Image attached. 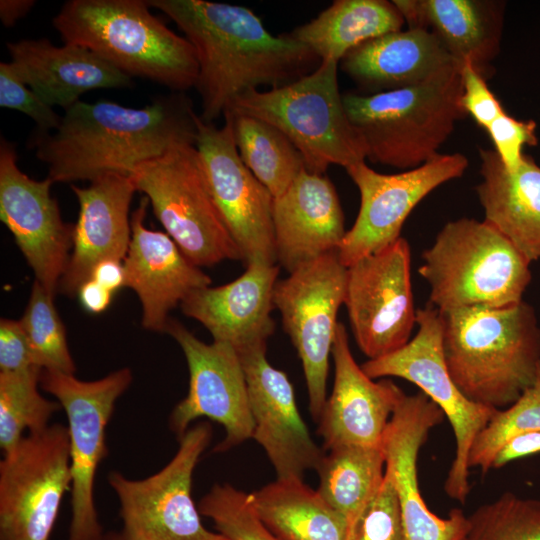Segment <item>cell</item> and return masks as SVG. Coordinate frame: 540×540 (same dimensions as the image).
<instances>
[{
    "instance_id": "26",
    "label": "cell",
    "mask_w": 540,
    "mask_h": 540,
    "mask_svg": "<svg viewBox=\"0 0 540 540\" xmlns=\"http://www.w3.org/2000/svg\"><path fill=\"white\" fill-rule=\"evenodd\" d=\"M6 47L19 78L51 107L66 110L90 90L133 85L132 77L82 46H55L41 38L8 42Z\"/></svg>"
},
{
    "instance_id": "2",
    "label": "cell",
    "mask_w": 540,
    "mask_h": 540,
    "mask_svg": "<svg viewBox=\"0 0 540 540\" xmlns=\"http://www.w3.org/2000/svg\"><path fill=\"white\" fill-rule=\"evenodd\" d=\"M195 116L181 92L156 97L141 108L80 100L65 110L55 131L33 132L29 142L53 182H91L109 173L130 176L174 145L195 142Z\"/></svg>"
},
{
    "instance_id": "5",
    "label": "cell",
    "mask_w": 540,
    "mask_h": 540,
    "mask_svg": "<svg viewBox=\"0 0 540 540\" xmlns=\"http://www.w3.org/2000/svg\"><path fill=\"white\" fill-rule=\"evenodd\" d=\"M460 65L413 86L368 95L346 93L343 103L366 147L367 159L413 169L439 154L466 115L460 98Z\"/></svg>"
},
{
    "instance_id": "6",
    "label": "cell",
    "mask_w": 540,
    "mask_h": 540,
    "mask_svg": "<svg viewBox=\"0 0 540 540\" xmlns=\"http://www.w3.org/2000/svg\"><path fill=\"white\" fill-rule=\"evenodd\" d=\"M422 259L429 303L441 312L518 303L531 281V262L484 220L447 222Z\"/></svg>"
},
{
    "instance_id": "39",
    "label": "cell",
    "mask_w": 540,
    "mask_h": 540,
    "mask_svg": "<svg viewBox=\"0 0 540 540\" xmlns=\"http://www.w3.org/2000/svg\"><path fill=\"white\" fill-rule=\"evenodd\" d=\"M347 540H404L399 503L390 477L349 528Z\"/></svg>"
},
{
    "instance_id": "36",
    "label": "cell",
    "mask_w": 540,
    "mask_h": 540,
    "mask_svg": "<svg viewBox=\"0 0 540 540\" xmlns=\"http://www.w3.org/2000/svg\"><path fill=\"white\" fill-rule=\"evenodd\" d=\"M465 540H540V500L501 494L468 516Z\"/></svg>"
},
{
    "instance_id": "4",
    "label": "cell",
    "mask_w": 540,
    "mask_h": 540,
    "mask_svg": "<svg viewBox=\"0 0 540 540\" xmlns=\"http://www.w3.org/2000/svg\"><path fill=\"white\" fill-rule=\"evenodd\" d=\"M149 7L147 0H69L52 24L65 44L87 48L130 77L183 93L197 81L195 50Z\"/></svg>"
},
{
    "instance_id": "19",
    "label": "cell",
    "mask_w": 540,
    "mask_h": 540,
    "mask_svg": "<svg viewBox=\"0 0 540 540\" xmlns=\"http://www.w3.org/2000/svg\"><path fill=\"white\" fill-rule=\"evenodd\" d=\"M441 408L422 392L402 397L383 435L385 473L396 491L404 540H465L468 516L452 509L439 517L426 505L418 482V456L429 432L443 422Z\"/></svg>"
},
{
    "instance_id": "31",
    "label": "cell",
    "mask_w": 540,
    "mask_h": 540,
    "mask_svg": "<svg viewBox=\"0 0 540 540\" xmlns=\"http://www.w3.org/2000/svg\"><path fill=\"white\" fill-rule=\"evenodd\" d=\"M404 23L393 1L337 0L290 35L321 61L340 63L352 49L387 33L400 31Z\"/></svg>"
},
{
    "instance_id": "33",
    "label": "cell",
    "mask_w": 540,
    "mask_h": 540,
    "mask_svg": "<svg viewBox=\"0 0 540 540\" xmlns=\"http://www.w3.org/2000/svg\"><path fill=\"white\" fill-rule=\"evenodd\" d=\"M233 121L243 163L274 198L283 194L305 168L302 155L276 127L255 117L226 112Z\"/></svg>"
},
{
    "instance_id": "13",
    "label": "cell",
    "mask_w": 540,
    "mask_h": 540,
    "mask_svg": "<svg viewBox=\"0 0 540 540\" xmlns=\"http://www.w3.org/2000/svg\"><path fill=\"white\" fill-rule=\"evenodd\" d=\"M347 267L338 251L326 253L278 280L273 303L302 362L309 410L318 422L327 400L329 357L344 304Z\"/></svg>"
},
{
    "instance_id": "20",
    "label": "cell",
    "mask_w": 540,
    "mask_h": 540,
    "mask_svg": "<svg viewBox=\"0 0 540 540\" xmlns=\"http://www.w3.org/2000/svg\"><path fill=\"white\" fill-rule=\"evenodd\" d=\"M239 355L254 421L252 438L265 450L277 479L303 480L307 470L317 468L324 451L298 411L292 383L285 372L269 363L266 345Z\"/></svg>"
},
{
    "instance_id": "28",
    "label": "cell",
    "mask_w": 540,
    "mask_h": 540,
    "mask_svg": "<svg viewBox=\"0 0 540 540\" xmlns=\"http://www.w3.org/2000/svg\"><path fill=\"white\" fill-rule=\"evenodd\" d=\"M482 181L475 190L484 221L530 261L540 259V167L523 154L517 171L505 169L494 150L479 149Z\"/></svg>"
},
{
    "instance_id": "48",
    "label": "cell",
    "mask_w": 540,
    "mask_h": 540,
    "mask_svg": "<svg viewBox=\"0 0 540 540\" xmlns=\"http://www.w3.org/2000/svg\"><path fill=\"white\" fill-rule=\"evenodd\" d=\"M103 540H123V538L121 537V535H112L105 539L103 538Z\"/></svg>"
},
{
    "instance_id": "37",
    "label": "cell",
    "mask_w": 540,
    "mask_h": 540,
    "mask_svg": "<svg viewBox=\"0 0 540 540\" xmlns=\"http://www.w3.org/2000/svg\"><path fill=\"white\" fill-rule=\"evenodd\" d=\"M540 430V362L533 384L509 407L497 410L477 435L469 452V468L491 469L498 450L512 437Z\"/></svg>"
},
{
    "instance_id": "42",
    "label": "cell",
    "mask_w": 540,
    "mask_h": 540,
    "mask_svg": "<svg viewBox=\"0 0 540 540\" xmlns=\"http://www.w3.org/2000/svg\"><path fill=\"white\" fill-rule=\"evenodd\" d=\"M462 94L460 103L466 115L485 130L505 112L487 85L486 78L470 63L460 65Z\"/></svg>"
},
{
    "instance_id": "16",
    "label": "cell",
    "mask_w": 540,
    "mask_h": 540,
    "mask_svg": "<svg viewBox=\"0 0 540 540\" xmlns=\"http://www.w3.org/2000/svg\"><path fill=\"white\" fill-rule=\"evenodd\" d=\"M467 167V158L453 153L438 154L421 166L395 174L379 173L365 161L345 168L359 190L360 209L338 248L341 263L349 267L396 242L420 201L442 184L461 177Z\"/></svg>"
},
{
    "instance_id": "38",
    "label": "cell",
    "mask_w": 540,
    "mask_h": 540,
    "mask_svg": "<svg viewBox=\"0 0 540 540\" xmlns=\"http://www.w3.org/2000/svg\"><path fill=\"white\" fill-rule=\"evenodd\" d=\"M197 506L228 540H281L260 520L250 494L228 483L212 486Z\"/></svg>"
},
{
    "instance_id": "9",
    "label": "cell",
    "mask_w": 540,
    "mask_h": 540,
    "mask_svg": "<svg viewBox=\"0 0 540 540\" xmlns=\"http://www.w3.org/2000/svg\"><path fill=\"white\" fill-rule=\"evenodd\" d=\"M418 331L400 349L361 365L372 379L393 376L418 386L448 418L455 439V454L444 482L446 495L465 503L470 491L468 457L477 435L498 409L470 401L454 383L443 353V320L428 303L416 312Z\"/></svg>"
},
{
    "instance_id": "29",
    "label": "cell",
    "mask_w": 540,
    "mask_h": 540,
    "mask_svg": "<svg viewBox=\"0 0 540 540\" xmlns=\"http://www.w3.org/2000/svg\"><path fill=\"white\" fill-rule=\"evenodd\" d=\"M340 64L358 85L379 93L416 85L458 63L429 30L407 29L360 44Z\"/></svg>"
},
{
    "instance_id": "7",
    "label": "cell",
    "mask_w": 540,
    "mask_h": 540,
    "mask_svg": "<svg viewBox=\"0 0 540 540\" xmlns=\"http://www.w3.org/2000/svg\"><path fill=\"white\" fill-rule=\"evenodd\" d=\"M338 64L323 60L294 82L266 91L250 90L226 112L276 127L297 148L311 173L323 175L330 165L347 168L364 162L365 144L347 116L339 91Z\"/></svg>"
},
{
    "instance_id": "32",
    "label": "cell",
    "mask_w": 540,
    "mask_h": 540,
    "mask_svg": "<svg viewBox=\"0 0 540 540\" xmlns=\"http://www.w3.org/2000/svg\"><path fill=\"white\" fill-rule=\"evenodd\" d=\"M315 470L317 491L350 528L382 486L385 457L381 446H340L324 453Z\"/></svg>"
},
{
    "instance_id": "1",
    "label": "cell",
    "mask_w": 540,
    "mask_h": 540,
    "mask_svg": "<svg viewBox=\"0 0 540 540\" xmlns=\"http://www.w3.org/2000/svg\"><path fill=\"white\" fill-rule=\"evenodd\" d=\"M147 2L173 20L195 50V88L205 122L223 116L244 93L294 82L321 62L290 34H271L246 7L206 0Z\"/></svg>"
},
{
    "instance_id": "30",
    "label": "cell",
    "mask_w": 540,
    "mask_h": 540,
    "mask_svg": "<svg viewBox=\"0 0 540 540\" xmlns=\"http://www.w3.org/2000/svg\"><path fill=\"white\" fill-rule=\"evenodd\" d=\"M250 496L260 520L281 540H347L348 520L303 480L276 479Z\"/></svg>"
},
{
    "instance_id": "12",
    "label": "cell",
    "mask_w": 540,
    "mask_h": 540,
    "mask_svg": "<svg viewBox=\"0 0 540 540\" xmlns=\"http://www.w3.org/2000/svg\"><path fill=\"white\" fill-rule=\"evenodd\" d=\"M71 486L67 426L24 436L0 461V540H49Z\"/></svg>"
},
{
    "instance_id": "15",
    "label": "cell",
    "mask_w": 540,
    "mask_h": 540,
    "mask_svg": "<svg viewBox=\"0 0 540 540\" xmlns=\"http://www.w3.org/2000/svg\"><path fill=\"white\" fill-rule=\"evenodd\" d=\"M410 247L400 237L347 267L344 305L356 344L368 359L409 342L416 324Z\"/></svg>"
},
{
    "instance_id": "23",
    "label": "cell",
    "mask_w": 540,
    "mask_h": 540,
    "mask_svg": "<svg viewBox=\"0 0 540 540\" xmlns=\"http://www.w3.org/2000/svg\"><path fill=\"white\" fill-rule=\"evenodd\" d=\"M79 203L73 244L57 293L77 295L103 260L123 261L131 241L130 204L137 191L130 176L109 173L88 186L72 185Z\"/></svg>"
},
{
    "instance_id": "41",
    "label": "cell",
    "mask_w": 540,
    "mask_h": 540,
    "mask_svg": "<svg viewBox=\"0 0 540 540\" xmlns=\"http://www.w3.org/2000/svg\"><path fill=\"white\" fill-rule=\"evenodd\" d=\"M536 128L535 121L517 120L504 112L486 129L494 145L493 150L507 171L513 173L519 168L524 145L538 144Z\"/></svg>"
},
{
    "instance_id": "45",
    "label": "cell",
    "mask_w": 540,
    "mask_h": 540,
    "mask_svg": "<svg viewBox=\"0 0 540 540\" xmlns=\"http://www.w3.org/2000/svg\"><path fill=\"white\" fill-rule=\"evenodd\" d=\"M112 295L110 290L90 278L79 287L76 296L84 310L99 314L109 307Z\"/></svg>"
},
{
    "instance_id": "25",
    "label": "cell",
    "mask_w": 540,
    "mask_h": 540,
    "mask_svg": "<svg viewBox=\"0 0 540 540\" xmlns=\"http://www.w3.org/2000/svg\"><path fill=\"white\" fill-rule=\"evenodd\" d=\"M273 226L276 261L288 273L338 251L347 232L334 185L306 168L274 198Z\"/></svg>"
},
{
    "instance_id": "11",
    "label": "cell",
    "mask_w": 540,
    "mask_h": 540,
    "mask_svg": "<svg viewBox=\"0 0 540 540\" xmlns=\"http://www.w3.org/2000/svg\"><path fill=\"white\" fill-rule=\"evenodd\" d=\"M211 435L208 423L193 425L178 438L172 459L148 477L108 474L119 501L123 540H228L203 525L191 493L194 469Z\"/></svg>"
},
{
    "instance_id": "22",
    "label": "cell",
    "mask_w": 540,
    "mask_h": 540,
    "mask_svg": "<svg viewBox=\"0 0 540 540\" xmlns=\"http://www.w3.org/2000/svg\"><path fill=\"white\" fill-rule=\"evenodd\" d=\"M149 200L143 197L131 215V241L123 260L126 285L142 306V326L165 332L169 312L193 291L211 286V278L192 263L167 233L144 224Z\"/></svg>"
},
{
    "instance_id": "14",
    "label": "cell",
    "mask_w": 540,
    "mask_h": 540,
    "mask_svg": "<svg viewBox=\"0 0 540 540\" xmlns=\"http://www.w3.org/2000/svg\"><path fill=\"white\" fill-rule=\"evenodd\" d=\"M223 116L220 128L195 116V147L210 193L245 265L276 264L274 197L243 163L232 118Z\"/></svg>"
},
{
    "instance_id": "17",
    "label": "cell",
    "mask_w": 540,
    "mask_h": 540,
    "mask_svg": "<svg viewBox=\"0 0 540 540\" xmlns=\"http://www.w3.org/2000/svg\"><path fill=\"white\" fill-rule=\"evenodd\" d=\"M165 332L182 349L189 371L187 395L169 417L171 431L179 438L194 420L209 418L225 430V438L215 446L216 452L227 451L252 438L254 421L247 382L236 349L223 342L205 343L173 319L168 320Z\"/></svg>"
},
{
    "instance_id": "18",
    "label": "cell",
    "mask_w": 540,
    "mask_h": 540,
    "mask_svg": "<svg viewBox=\"0 0 540 540\" xmlns=\"http://www.w3.org/2000/svg\"><path fill=\"white\" fill-rule=\"evenodd\" d=\"M54 182L35 180L17 165L14 143L0 141V219L34 272L35 280L53 296L65 272L74 225L63 221Z\"/></svg>"
},
{
    "instance_id": "35",
    "label": "cell",
    "mask_w": 540,
    "mask_h": 540,
    "mask_svg": "<svg viewBox=\"0 0 540 540\" xmlns=\"http://www.w3.org/2000/svg\"><path fill=\"white\" fill-rule=\"evenodd\" d=\"M53 297L35 280L20 323L37 366L43 370L74 374L76 366Z\"/></svg>"
},
{
    "instance_id": "34",
    "label": "cell",
    "mask_w": 540,
    "mask_h": 540,
    "mask_svg": "<svg viewBox=\"0 0 540 540\" xmlns=\"http://www.w3.org/2000/svg\"><path fill=\"white\" fill-rule=\"evenodd\" d=\"M42 370L33 367L19 372H0V448L13 449L25 435L45 430L61 409L55 400L39 391Z\"/></svg>"
},
{
    "instance_id": "10",
    "label": "cell",
    "mask_w": 540,
    "mask_h": 540,
    "mask_svg": "<svg viewBox=\"0 0 540 540\" xmlns=\"http://www.w3.org/2000/svg\"><path fill=\"white\" fill-rule=\"evenodd\" d=\"M132 380V371L126 367L93 381L42 370L40 387L56 399L68 422L72 486L67 540H103L95 505V477L108 455L106 427L117 400Z\"/></svg>"
},
{
    "instance_id": "43",
    "label": "cell",
    "mask_w": 540,
    "mask_h": 540,
    "mask_svg": "<svg viewBox=\"0 0 540 540\" xmlns=\"http://www.w3.org/2000/svg\"><path fill=\"white\" fill-rule=\"evenodd\" d=\"M39 367L20 320H0V372H19ZM42 369V368H41Z\"/></svg>"
},
{
    "instance_id": "21",
    "label": "cell",
    "mask_w": 540,
    "mask_h": 540,
    "mask_svg": "<svg viewBox=\"0 0 540 540\" xmlns=\"http://www.w3.org/2000/svg\"><path fill=\"white\" fill-rule=\"evenodd\" d=\"M331 355L334 385L318 421L324 450L381 446L388 422L405 393L392 381L376 382L363 371L351 353L342 323L337 325Z\"/></svg>"
},
{
    "instance_id": "24",
    "label": "cell",
    "mask_w": 540,
    "mask_h": 540,
    "mask_svg": "<svg viewBox=\"0 0 540 540\" xmlns=\"http://www.w3.org/2000/svg\"><path fill=\"white\" fill-rule=\"evenodd\" d=\"M278 274L276 264L251 263L232 282L190 293L181 310L201 323L213 341L227 343L238 353L266 345L275 329L271 311Z\"/></svg>"
},
{
    "instance_id": "40",
    "label": "cell",
    "mask_w": 540,
    "mask_h": 540,
    "mask_svg": "<svg viewBox=\"0 0 540 540\" xmlns=\"http://www.w3.org/2000/svg\"><path fill=\"white\" fill-rule=\"evenodd\" d=\"M0 106L30 117L38 133L55 131L62 119L19 78L10 62H0Z\"/></svg>"
},
{
    "instance_id": "3",
    "label": "cell",
    "mask_w": 540,
    "mask_h": 540,
    "mask_svg": "<svg viewBox=\"0 0 540 540\" xmlns=\"http://www.w3.org/2000/svg\"><path fill=\"white\" fill-rule=\"evenodd\" d=\"M440 313L445 363L466 398L501 410L533 384L540 362V326L531 305L522 300Z\"/></svg>"
},
{
    "instance_id": "46",
    "label": "cell",
    "mask_w": 540,
    "mask_h": 540,
    "mask_svg": "<svg viewBox=\"0 0 540 540\" xmlns=\"http://www.w3.org/2000/svg\"><path fill=\"white\" fill-rule=\"evenodd\" d=\"M91 278L115 293L126 285V274L123 261L107 259L98 263L93 269Z\"/></svg>"
},
{
    "instance_id": "44",
    "label": "cell",
    "mask_w": 540,
    "mask_h": 540,
    "mask_svg": "<svg viewBox=\"0 0 540 540\" xmlns=\"http://www.w3.org/2000/svg\"><path fill=\"white\" fill-rule=\"evenodd\" d=\"M540 452V430L518 434L508 440L496 453L491 469Z\"/></svg>"
},
{
    "instance_id": "27",
    "label": "cell",
    "mask_w": 540,
    "mask_h": 540,
    "mask_svg": "<svg viewBox=\"0 0 540 540\" xmlns=\"http://www.w3.org/2000/svg\"><path fill=\"white\" fill-rule=\"evenodd\" d=\"M408 29L433 33L453 60L485 78L499 52L503 3L489 0H394Z\"/></svg>"
},
{
    "instance_id": "8",
    "label": "cell",
    "mask_w": 540,
    "mask_h": 540,
    "mask_svg": "<svg viewBox=\"0 0 540 540\" xmlns=\"http://www.w3.org/2000/svg\"><path fill=\"white\" fill-rule=\"evenodd\" d=\"M130 178L183 254L198 267L242 255L210 193L195 142L140 164Z\"/></svg>"
},
{
    "instance_id": "47",
    "label": "cell",
    "mask_w": 540,
    "mask_h": 540,
    "mask_svg": "<svg viewBox=\"0 0 540 540\" xmlns=\"http://www.w3.org/2000/svg\"><path fill=\"white\" fill-rule=\"evenodd\" d=\"M34 0H1L0 19L6 28L13 27L25 17L35 5Z\"/></svg>"
}]
</instances>
